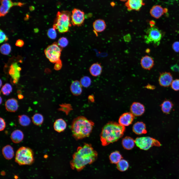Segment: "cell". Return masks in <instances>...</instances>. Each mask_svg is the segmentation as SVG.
<instances>
[{
    "mask_svg": "<svg viewBox=\"0 0 179 179\" xmlns=\"http://www.w3.org/2000/svg\"><path fill=\"white\" fill-rule=\"evenodd\" d=\"M33 152L30 148L24 146L17 150L15 161L19 165H30L34 162Z\"/></svg>",
    "mask_w": 179,
    "mask_h": 179,
    "instance_id": "cell-5",
    "label": "cell"
},
{
    "mask_svg": "<svg viewBox=\"0 0 179 179\" xmlns=\"http://www.w3.org/2000/svg\"><path fill=\"white\" fill-rule=\"evenodd\" d=\"M135 140L129 136H126L122 141V144L125 149L129 150L132 149L134 145Z\"/></svg>",
    "mask_w": 179,
    "mask_h": 179,
    "instance_id": "cell-25",
    "label": "cell"
},
{
    "mask_svg": "<svg viewBox=\"0 0 179 179\" xmlns=\"http://www.w3.org/2000/svg\"><path fill=\"white\" fill-rule=\"evenodd\" d=\"M2 102V99L1 97H0V104H1Z\"/></svg>",
    "mask_w": 179,
    "mask_h": 179,
    "instance_id": "cell-48",
    "label": "cell"
},
{
    "mask_svg": "<svg viewBox=\"0 0 179 179\" xmlns=\"http://www.w3.org/2000/svg\"><path fill=\"white\" fill-rule=\"evenodd\" d=\"M19 122L22 126H27L29 125L31 123L30 118L27 115H22L18 116Z\"/></svg>",
    "mask_w": 179,
    "mask_h": 179,
    "instance_id": "cell-29",
    "label": "cell"
},
{
    "mask_svg": "<svg viewBox=\"0 0 179 179\" xmlns=\"http://www.w3.org/2000/svg\"><path fill=\"white\" fill-rule=\"evenodd\" d=\"M172 48L175 51L179 52V42H175L173 44Z\"/></svg>",
    "mask_w": 179,
    "mask_h": 179,
    "instance_id": "cell-39",
    "label": "cell"
},
{
    "mask_svg": "<svg viewBox=\"0 0 179 179\" xmlns=\"http://www.w3.org/2000/svg\"><path fill=\"white\" fill-rule=\"evenodd\" d=\"M173 81V78L169 72H165L160 73L159 79V82L161 86L167 87L169 86Z\"/></svg>",
    "mask_w": 179,
    "mask_h": 179,
    "instance_id": "cell-11",
    "label": "cell"
},
{
    "mask_svg": "<svg viewBox=\"0 0 179 179\" xmlns=\"http://www.w3.org/2000/svg\"><path fill=\"white\" fill-rule=\"evenodd\" d=\"M93 26L94 30L95 32H100L105 29L106 25L104 20L99 19L95 20L93 22Z\"/></svg>",
    "mask_w": 179,
    "mask_h": 179,
    "instance_id": "cell-22",
    "label": "cell"
},
{
    "mask_svg": "<svg viewBox=\"0 0 179 179\" xmlns=\"http://www.w3.org/2000/svg\"><path fill=\"white\" fill-rule=\"evenodd\" d=\"M55 29L53 27L49 29L47 31V36L51 39H54L56 37L57 33Z\"/></svg>",
    "mask_w": 179,
    "mask_h": 179,
    "instance_id": "cell-36",
    "label": "cell"
},
{
    "mask_svg": "<svg viewBox=\"0 0 179 179\" xmlns=\"http://www.w3.org/2000/svg\"><path fill=\"white\" fill-rule=\"evenodd\" d=\"M0 43H1L4 41H6L7 40L8 38L4 33L1 29L0 30Z\"/></svg>",
    "mask_w": 179,
    "mask_h": 179,
    "instance_id": "cell-38",
    "label": "cell"
},
{
    "mask_svg": "<svg viewBox=\"0 0 179 179\" xmlns=\"http://www.w3.org/2000/svg\"><path fill=\"white\" fill-rule=\"evenodd\" d=\"M163 8L159 5H156L153 6L150 11L151 15L153 17L158 19L160 18L166 12Z\"/></svg>",
    "mask_w": 179,
    "mask_h": 179,
    "instance_id": "cell-18",
    "label": "cell"
},
{
    "mask_svg": "<svg viewBox=\"0 0 179 179\" xmlns=\"http://www.w3.org/2000/svg\"><path fill=\"white\" fill-rule=\"evenodd\" d=\"M21 68L17 62L11 64L10 67L9 74L13 80V82L17 83L20 77V72Z\"/></svg>",
    "mask_w": 179,
    "mask_h": 179,
    "instance_id": "cell-13",
    "label": "cell"
},
{
    "mask_svg": "<svg viewBox=\"0 0 179 179\" xmlns=\"http://www.w3.org/2000/svg\"><path fill=\"white\" fill-rule=\"evenodd\" d=\"M67 124L65 121L62 119H57L54 122L53 128L58 133H61L66 129Z\"/></svg>",
    "mask_w": 179,
    "mask_h": 179,
    "instance_id": "cell-21",
    "label": "cell"
},
{
    "mask_svg": "<svg viewBox=\"0 0 179 179\" xmlns=\"http://www.w3.org/2000/svg\"><path fill=\"white\" fill-rule=\"evenodd\" d=\"M133 130L134 133L138 135L147 133L145 124L141 122H138L135 123L133 126Z\"/></svg>",
    "mask_w": 179,
    "mask_h": 179,
    "instance_id": "cell-19",
    "label": "cell"
},
{
    "mask_svg": "<svg viewBox=\"0 0 179 179\" xmlns=\"http://www.w3.org/2000/svg\"><path fill=\"white\" fill-rule=\"evenodd\" d=\"M62 48L55 42L48 46L45 50L46 58L52 63H56L60 60Z\"/></svg>",
    "mask_w": 179,
    "mask_h": 179,
    "instance_id": "cell-6",
    "label": "cell"
},
{
    "mask_svg": "<svg viewBox=\"0 0 179 179\" xmlns=\"http://www.w3.org/2000/svg\"><path fill=\"white\" fill-rule=\"evenodd\" d=\"M0 131H3L5 128L6 126V124L4 119L1 117L0 118Z\"/></svg>",
    "mask_w": 179,
    "mask_h": 179,
    "instance_id": "cell-40",
    "label": "cell"
},
{
    "mask_svg": "<svg viewBox=\"0 0 179 179\" xmlns=\"http://www.w3.org/2000/svg\"><path fill=\"white\" fill-rule=\"evenodd\" d=\"M94 125L93 121L86 117L78 116L73 120L71 124L72 136L77 140L88 137L91 133Z\"/></svg>",
    "mask_w": 179,
    "mask_h": 179,
    "instance_id": "cell-3",
    "label": "cell"
},
{
    "mask_svg": "<svg viewBox=\"0 0 179 179\" xmlns=\"http://www.w3.org/2000/svg\"><path fill=\"white\" fill-rule=\"evenodd\" d=\"M135 142L136 145L140 149L147 150L153 146H159L160 142L157 140L150 137L145 136L136 138Z\"/></svg>",
    "mask_w": 179,
    "mask_h": 179,
    "instance_id": "cell-8",
    "label": "cell"
},
{
    "mask_svg": "<svg viewBox=\"0 0 179 179\" xmlns=\"http://www.w3.org/2000/svg\"><path fill=\"white\" fill-rule=\"evenodd\" d=\"M144 3V0H128L125 3V6L129 11H139Z\"/></svg>",
    "mask_w": 179,
    "mask_h": 179,
    "instance_id": "cell-12",
    "label": "cell"
},
{
    "mask_svg": "<svg viewBox=\"0 0 179 179\" xmlns=\"http://www.w3.org/2000/svg\"><path fill=\"white\" fill-rule=\"evenodd\" d=\"M11 51V47L10 45L6 43L3 44L0 47L1 53L4 55H8L10 53Z\"/></svg>",
    "mask_w": 179,
    "mask_h": 179,
    "instance_id": "cell-32",
    "label": "cell"
},
{
    "mask_svg": "<svg viewBox=\"0 0 179 179\" xmlns=\"http://www.w3.org/2000/svg\"><path fill=\"white\" fill-rule=\"evenodd\" d=\"M173 106V103L169 100H165L160 105L162 110L163 113L166 114L170 112Z\"/></svg>",
    "mask_w": 179,
    "mask_h": 179,
    "instance_id": "cell-27",
    "label": "cell"
},
{
    "mask_svg": "<svg viewBox=\"0 0 179 179\" xmlns=\"http://www.w3.org/2000/svg\"><path fill=\"white\" fill-rule=\"evenodd\" d=\"M2 154L4 157L6 159H12L14 155V151L12 147L9 145L4 147L2 149Z\"/></svg>",
    "mask_w": 179,
    "mask_h": 179,
    "instance_id": "cell-24",
    "label": "cell"
},
{
    "mask_svg": "<svg viewBox=\"0 0 179 179\" xmlns=\"http://www.w3.org/2000/svg\"><path fill=\"white\" fill-rule=\"evenodd\" d=\"M2 81L0 79V87H1L2 86Z\"/></svg>",
    "mask_w": 179,
    "mask_h": 179,
    "instance_id": "cell-47",
    "label": "cell"
},
{
    "mask_svg": "<svg viewBox=\"0 0 179 179\" xmlns=\"http://www.w3.org/2000/svg\"><path fill=\"white\" fill-rule=\"evenodd\" d=\"M23 97V96L21 94H19L18 95V97L19 99H22Z\"/></svg>",
    "mask_w": 179,
    "mask_h": 179,
    "instance_id": "cell-45",
    "label": "cell"
},
{
    "mask_svg": "<svg viewBox=\"0 0 179 179\" xmlns=\"http://www.w3.org/2000/svg\"><path fill=\"white\" fill-rule=\"evenodd\" d=\"M82 86L80 83L77 80L74 81L70 86V90L72 93L75 95L80 94L82 91Z\"/></svg>",
    "mask_w": 179,
    "mask_h": 179,
    "instance_id": "cell-20",
    "label": "cell"
},
{
    "mask_svg": "<svg viewBox=\"0 0 179 179\" xmlns=\"http://www.w3.org/2000/svg\"><path fill=\"white\" fill-rule=\"evenodd\" d=\"M90 72L92 76L96 77L99 75L102 71V68L100 64L95 63L92 64L90 69Z\"/></svg>",
    "mask_w": 179,
    "mask_h": 179,
    "instance_id": "cell-26",
    "label": "cell"
},
{
    "mask_svg": "<svg viewBox=\"0 0 179 179\" xmlns=\"http://www.w3.org/2000/svg\"><path fill=\"white\" fill-rule=\"evenodd\" d=\"M171 68L173 71L179 73V66L177 64H176L172 66Z\"/></svg>",
    "mask_w": 179,
    "mask_h": 179,
    "instance_id": "cell-43",
    "label": "cell"
},
{
    "mask_svg": "<svg viewBox=\"0 0 179 179\" xmlns=\"http://www.w3.org/2000/svg\"><path fill=\"white\" fill-rule=\"evenodd\" d=\"M117 164L118 169L121 171H126L129 166L128 162L124 159H121Z\"/></svg>",
    "mask_w": 179,
    "mask_h": 179,
    "instance_id": "cell-30",
    "label": "cell"
},
{
    "mask_svg": "<svg viewBox=\"0 0 179 179\" xmlns=\"http://www.w3.org/2000/svg\"><path fill=\"white\" fill-rule=\"evenodd\" d=\"M147 88L151 89H154L155 88V86H151L150 85H147L146 86Z\"/></svg>",
    "mask_w": 179,
    "mask_h": 179,
    "instance_id": "cell-44",
    "label": "cell"
},
{
    "mask_svg": "<svg viewBox=\"0 0 179 179\" xmlns=\"http://www.w3.org/2000/svg\"><path fill=\"white\" fill-rule=\"evenodd\" d=\"M145 111V108L144 106L139 102H134L131 106V113L134 116H141L144 113Z\"/></svg>",
    "mask_w": 179,
    "mask_h": 179,
    "instance_id": "cell-15",
    "label": "cell"
},
{
    "mask_svg": "<svg viewBox=\"0 0 179 179\" xmlns=\"http://www.w3.org/2000/svg\"><path fill=\"white\" fill-rule=\"evenodd\" d=\"M32 121L35 125L39 126L41 125L44 121V118L43 115L39 113H36L32 117Z\"/></svg>",
    "mask_w": 179,
    "mask_h": 179,
    "instance_id": "cell-31",
    "label": "cell"
},
{
    "mask_svg": "<svg viewBox=\"0 0 179 179\" xmlns=\"http://www.w3.org/2000/svg\"><path fill=\"white\" fill-rule=\"evenodd\" d=\"M71 14L68 11L58 12L53 27L60 33L68 32L71 25Z\"/></svg>",
    "mask_w": 179,
    "mask_h": 179,
    "instance_id": "cell-4",
    "label": "cell"
},
{
    "mask_svg": "<svg viewBox=\"0 0 179 179\" xmlns=\"http://www.w3.org/2000/svg\"><path fill=\"white\" fill-rule=\"evenodd\" d=\"M24 44V42L22 40L19 39L16 41L15 45L18 47H22L23 46Z\"/></svg>",
    "mask_w": 179,
    "mask_h": 179,
    "instance_id": "cell-42",
    "label": "cell"
},
{
    "mask_svg": "<svg viewBox=\"0 0 179 179\" xmlns=\"http://www.w3.org/2000/svg\"><path fill=\"white\" fill-rule=\"evenodd\" d=\"M140 64L143 69L147 70L151 69L154 65V61L150 56L147 55L142 57L140 61Z\"/></svg>",
    "mask_w": 179,
    "mask_h": 179,
    "instance_id": "cell-16",
    "label": "cell"
},
{
    "mask_svg": "<svg viewBox=\"0 0 179 179\" xmlns=\"http://www.w3.org/2000/svg\"><path fill=\"white\" fill-rule=\"evenodd\" d=\"M85 19V14L83 11L77 8H74L72 10L71 23L73 26H81L83 24Z\"/></svg>",
    "mask_w": 179,
    "mask_h": 179,
    "instance_id": "cell-9",
    "label": "cell"
},
{
    "mask_svg": "<svg viewBox=\"0 0 179 179\" xmlns=\"http://www.w3.org/2000/svg\"><path fill=\"white\" fill-rule=\"evenodd\" d=\"M80 82L82 86L87 88L90 85L91 80L89 77L87 76H84L81 78Z\"/></svg>",
    "mask_w": 179,
    "mask_h": 179,
    "instance_id": "cell-34",
    "label": "cell"
},
{
    "mask_svg": "<svg viewBox=\"0 0 179 179\" xmlns=\"http://www.w3.org/2000/svg\"><path fill=\"white\" fill-rule=\"evenodd\" d=\"M121 1H127L128 0H120Z\"/></svg>",
    "mask_w": 179,
    "mask_h": 179,
    "instance_id": "cell-49",
    "label": "cell"
},
{
    "mask_svg": "<svg viewBox=\"0 0 179 179\" xmlns=\"http://www.w3.org/2000/svg\"><path fill=\"white\" fill-rule=\"evenodd\" d=\"M62 66L61 62L60 60L55 63L54 67V69L56 70H59L61 68Z\"/></svg>",
    "mask_w": 179,
    "mask_h": 179,
    "instance_id": "cell-41",
    "label": "cell"
},
{
    "mask_svg": "<svg viewBox=\"0 0 179 179\" xmlns=\"http://www.w3.org/2000/svg\"><path fill=\"white\" fill-rule=\"evenodd\" d=\"M97 156V153L91 145L85 143L82 146L78 147L73 154L70 162L71 167L73 169L81 170L87 165L94 162Z\"/></svg>",
    "mask_w": 179,
    "mask_h": 179,
    "instance_id": "cell-1",
    "label": "cell"
},
{
    "mask_svg": "<svg viewBox=\"0 0 179 179\" xmlns=\"http://www.w3.org/2000/svg\"><path fill=\"white\" fill-rule=\"evenodd\" d=\"M125 127L119 123L110 122L103 128L100 136L102 145L106 146L117 141L123 135Z\"/></svg>",
    "mask_w": 179,
    "mask_h": 179,
    "instance_id": "cell-2",
    "label": "cell"
},
{
    "mask_svg": "<svg viewBox=\"0 0 179 179\" xmlns=\"http://www.w3.org/2000/svg\"><path fill=\"white\" fill-rule=\"evenodd\" d=\"M111 162L113 164H117L122 158L121 155L118 151H115L111 153L109 156Z\"/></svg>",
    "mask_w": 179,
    "mask_h": 179,
    "instance_id": "cell-28",
    "label": "cell"
},
{
    "mask_svg": "<svg viewBox=\"0 0 179 179\" xmlns=\"http://www.w3.org/2000/svg\"><path fill=\"white\" fill-rule=\"evenodd\" d=\"M134 118V116L131 112H126L122 114L119 119V123L125 127L131 124Z\"/></svg>",
    "mask_w": 179,
    "mask_h": 179,
    "instance_id": "cell-14",
    "label": "cell"
},
{
    "mask_svg": "<svg viewBox=\"0 0 179 179\" xmlns=\"http://www.w3.org/2000/svg\"><path fill=\"white\" fill-rule=\"evenodd\" d=\"M12 90V87L11 85L8 83L5 84L2 87L1 90L2 94L6 95H9Z\"/></svg>",
    "mask_w": 179,
    "mask_h": 179,
    "instance_id": "cell-33",
    "label": "cell"
},
{
    "mask_svg": "<svg viewBox=\"0 0 179 179\" xmlns=\"http://www.w3.org/2000/svg\"><path fill=\"white\" fill-rule=\"evenodd\" d=\"M171 86L174 90H179V79H176L173 80L171 84Z\"/></svg>",
    "mask_w": 179,
    "mask_h": 179,
    "instance_id": "cell-37",
    "label": "cell"
},
{
    "mask_svg": "<svg viewBox=\"0 0 179 179\" xmlns=\"http://www.w3.org/2000/svg\"><path fill=\"white\" fill-rule=\"evenodd\" d=\"M0 14L1 16L5 15L13 6H21L23 4L20 2H13L11 0H0Z\"/></svg>",
    "mask_w": 179,
    "mask_h": 179,
    "instance_id": "cell-10",
    "label": "cell"
},
{
    "mask_svg": "<svg viewBox=\"0 0 179 179\" xmlns=\"http://www.w3.org/2000/svg\"><path fill=\"white\" fill-rule=\"evenodd\" d=\"M24 135L22 132L19 130H14L11 134V138L12 141L15 143H19L23 139Z\"/></svg>",
    "mask_w": 179,
    "mask_h": 179,
    "instance_id": "cell-23",
    "label": "cell"
},
{
    "mask_svg": "<svg viewBox=\"0 0 179 179\" xmlns=\"http://www.w3.org/2000/svg\"><path fill=\"white\" fill-rule=\"evenodd\" d=\"M155 24V22L153 21H151V22H150V24L151 26H152V27H153Z\"/></svg>",
    "mask_w": 179,
    "mask_h": 179,
    "instance_id": "cell-46",
    "label": "cell"
},
{
    "mask_svg": "<svg viewBox=\"0 0 179 179\" xmlns=\"http://www.w3.org/2000/svg\"><path fill=\"white\" fill-rule=\"evenodd\" d=\"M5 106L7 111L14 112L17 110L18 108V101L14 98L9 99L6 101Z\"/></svg>",
    "mask_w": 179,
    "mask_h": 179,
    "instance_id": "cell-17",
    "label": "cell"
},
{
    "mask_svg": "<svg viewBox=\"0 0 179 179\" xmlns=\"http://www.w3.org/2000/svg\"><path fill=\"white\" fill-rule=\"evenodd\" d=\"M146 35L144 36L145 43L147 44L153 43L158 45L161 39L162 35L157 28L151 27L145 30Z\"/></svg>",
    "mask_w": 179,
    "mask_h": 179,
    "instance_id": "cell-7",
    "label": "cell"
},
{
    "mask_svg": "<svg viewBox=\"0 0 179 179\" xmlns=\"http://www.w3.org/2000/svg\"><path fill=\"white\" fill-rule=\"evenodd\" d=\"M68 41L67 39L64 37L60 38L58 40L57 44L61 48H64L68 45Z\"/></svg>",
    "mask_w": 179,
    "mask_h": 179,
    "instance_id": "cell-35",
    "label": "cell"
}]
</instances>
